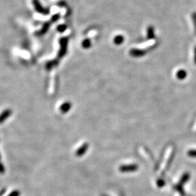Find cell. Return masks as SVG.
<instances>
[{
	"label": "cell",
	"mask_w": 196,
	"mask_h": 196,
	"mask_svg": "<svg viewBox=\"0 0 196 196\" xmlns=\"http://www.w3.org/2000/svg\"><path fill=\"white\" fill-rule=\"evenodd\" d=\"M0 159H1V156H0Z\"/></svg>",
	"instance_id": "d6986e66"
},
{
	"label": "cell",
	"mask_w": 196,
	"mask_h": 196,
	"mask_svg": "<svg viewBox=\"0 0 196 196\" xmlns=\"http://www.w3.org/2000/svg\"><path fill=\"white\" fill-rule=\"evenodd\" d=\"M192 19H193V22L194 24H195V29H196V12H194L193 14H192Z\"/></svg>",
	"instance_id": "e0dca14e"
},
{
	"label": "cell",
	"mask_w": 196,
	"mask_h": 196,
	"mask_svg": "<svg viewBox=\"0 0 196 196\" xmlns=\"http://www.w3.org/2000/svg\"><path fill=\"white\" fill-rule=\"evenodd\" d=\"M33 4H34V7H35V10L37 11L38 12L42 13V14L44 15H47L49 14V10L44 9V8L42 6V4H40V2H39L38 0H33Z\"/></svg>",
	"instance_id": "7a4b0ae2"
},
{
	"label": "cell",
	"mask_w": 196,
	"mask_h": 196,
	"mask_svg": "<svg viewBox=\"0 0 196 196\" xmlns=\"http://www.w3.org/2000/svg\"><path fill=\"white\" fill-rule=\"evenodd\" d=\"M137 166L136 165H123L119 168V170L121 172H131L137 170Z\"/></svg>",
	"instance_id": "277c9868"
},
{
	"label": "cell",
	"mask_w": 196,
	"mask_h": 196,
	"mask_svg": "<svg viewBox=\"0 0 196 196\" xmlns=\"http://www.w3.org/2000/svg\"><path fill=\"white\" fill-rule=\"evenodd\" d=\"M60 14H59V13L54 15L52 17V18H51V22L52 23L57 22V21L59 20V18H60Z\"/></svg>",
	"instance_id": "5bb4252c"
},
{
	"label": "cell",
	"mask_w": 196,
	"mask_h": 196,
	"mask_svg": "<svg viewBox=\"0 0 196 196\" xmlns=\"http://www.w3.org/2000/svg\"><path fill=\"white\" fill-rule=\"evenodd\" d=\"M148 37L149 39H152L154 37V29L153 26H149L148 28Z\"/></svg>",
	"instance_id": "7c38bea8"
},
{
	"label": "cell",
	"mask_w": 196,
	"mask_h": 196,
	"mask_svg": "<svg viewBox=\"0 0 196 196\" xmlns=\"http://www.w3.org/2000/svg\"><path fill=\"white\" fill-rule=\"evenodd\" d=\"M20 195H21V193H20L18 190H14L8 196H20Z\"/></svg>",
	"instance_id": "9a60e30c"
},
{
	"label": "cell",
	"mask_w": 196,
	"mask_h": 196,
	"mask_svg": "<svg viewBox=\"0 0 196 196\" xmlns=\"http://www.w3.org/2000/svg\"><path fill=\"white\" fill-rule=\"evenodd\" d=\"M68 43V39L66 37H62L60 39V49L58 52V58H62L65 55L67 52V47Z\"/></svg>",
	"instance_id": "6da1fadb"
},
{
	"label": "cell",
	"mask_w": 196,
	"mask_h": 196,
	"mask_svg": "<svg viewBox=\"0 0 196 196\" xmlns=\"http://www.w3.org/2000/svg\"><path fill=\"white\" fill-rule=\"evenodd\" d=\"M66 29H67L66 25H65V24L59 25L57 28V31L60 33H63L64 31L66 30Z\"/></svg>",
	"instance_id": "4fadbf2b"
},
{
	"label": "cell",
	"mask_w": 196,
	"mask_h": 196,
	"mask_svg": "<svg viewBox=\"0 0 196 196\" xmlns=\"http://www.w3.org/2000/svg\"><path fill=\"white\" fill-rule=\"evenodd\" d=\"M49 26H50V23L49 22H47L44 24V26H42V29H41L39 31H37V33L36 34L38 36H42L44 34H45L47 32V31L49 30Z\"/></svg>",
	"instance_id": "8992f818"
},
{
	"label": "cell",
	"mask_w": 196,
	"mask_h": 196,
	"mask_svg": "<svg viewBox=\"0 0 196 196\" xmlns=\"http://www.w3.org/2000/svg\"><path fill=\"white\" fill-rule=\"evenodd\" d=\"M58 63H59L58 60H51V61L47 62V63H46V66H45L46 69L48 70H52L54 67L57 66V65H58Z\"/></svg>",
	"instance_id": "ba28073f"
},
{
	"label": "cell",
	"mask_w": 196,
	"mask_h": 196,
	"mask_svg": "<svg viewBox=\"0 0 196 196\" xmlns=\"http://www.w3.org/2000/svg\"><path fill=\"white\" fill-rule=\"evenodd\" d=\"M71 108V104H70L69 102H66V103H64L63 104H62L60 107V110L62 113H65L67 112H68L69 110Z\"/></svg>",
	"instance_id": "52a82bcc"
},
{
	"label": "cell",
	"mask_w": 196,
	"mask_h": 196,
	"mask_svg": "<svg viewBox=\"0 0 196 196\" xmlns=\"http://www.w3.org/2000/svg\"><path fill=\"white\" fill-rule=\"evenodd\" d=\"M4 172H5V168L1 163H0V174H4Z\"/></svg>",
	"instance_id": "2e32d148"
},
{
	"label": "cell",
	"mask_w": 196,
	"mask_h": 196,
	"mask_svg": "<svg viewBox=\"0 0 196 196\" xmlns=\"http://www.w3.org/2000/svg\"><path fill=\"white\" fill-rule=\"evenodd\" d=\"M11 114H12V111H11L10 110L7 109L4 110V111L0 114V123L4 122L8 117L11 116Z\"/></svg>",
	"instance_id": "5b68a950"
},
{
	"label": "cell",
	"mask_w": 196,
	"mask_h": 196,
	"mask_svg": "<svg viewBox=\"0 0 196 196\" xmlns=\"http://www.w3.org/2000/svg\"><path fill=\"white\" fill-rule=\"evenodd\" d=\"M144 53L145 52H143V51L140 50V49H133L130 51V55L131 56H134V57H139V56H142Z\"/></svg>",
	"instance_id": "30bf717a"
},
{
	"label": "cell",
	"mask_w": 196,
	"mask_h": 196,
	"mask_svg": "<svg viewBox=\"0 0 196 196\" xmlns=\"http://www.w3.org/2000/svg\"><path fill=\"white\" fill-rule=\"evenodd\" d=\"M92 44H91V41L89 39H86L82 42L81 46L84 49H89L90 47H91Z\"/></svg>",
	"instance_id": "8fae6325"
},
{
	"label": "cell",
	"mask_w": 196,
	"mask_h": 196,
	"mask_svg": "<svg viewBox=\"0 0 196 196\" xmlns=\"http://www.w3.org/2000/svg\"><path fill=\"white\" fill-rule=\"evenodd\" d=\"M88 148H89V145L87 144V143H84V145H82L77 150L76 152V156H78V157L83 156L85 154V153L88 150Z\"/></svg>",
	"instance_id": "3957f363"
},
{
	"label": "cell",
	"mask_w": 196,
	"mask_h": 196,
	"mask_svg": "<svg viewBox=\"0 0 196 196\" xmlns=\"http://www.w3.org/2000/svg\"><path fill=\"white\" fill-rule=\"evenodd\" d=\"M124 42V37L122 35H117L113 39V42L116 45H121Z\"/></svg>",
	"instance_id": "9c48e42d"
},
{
	"label": "cell",
	"mask_w": 196,
	"mask_h": 196,
	"mask_svg": "<svg viewBox=\"0 0 196 196\" xmlns=\"http://www.w3.org/2000/svg\"><path fill=\"white\" fill-rule=\"evenodd\" d=\"M4 192H5V190H2L0 192V196H2L3 194H4Z\"/></svg>",
	"instance_id": "ac0fdd59"
}]
</instances>
